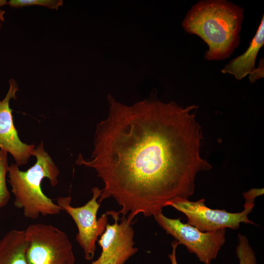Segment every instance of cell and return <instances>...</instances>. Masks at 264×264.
<instances>
[{
    "label": "cell",
    "mask_w": 264,
    "mask_h": 264,
    "mask_svg": "<svg viewBox=\"0 0 264 264\" xmlns=\"http://www.w3.org/2000/svg\"><path fill=\"white\" fill-rule=\"evenodd\" d=\"M91 198L85 205L80 207L71 205V197H61L57 198V204L72 218L75 222L78 233L75 239L83 249L85 258L91 260L96 250V242L98 238L104 232L108 224V215L103 214L98 219L97 214L100 203L97 201L101 190L94 187L92 189Z\"/></svg>",
    "instance_id": "cell-7"
},
{
    "label": "cell",
    "mask_w": 264,
    "mask_h": 264,
    "mask_svg": "<svg viewBox=\"0 0 264 264\" xmlns=\"http://www.w3.org/2000/svg\"><path fill=\"white\" fill-rule=\"evenodd\" d=\"M264 44V16L255 36L244 53L230 61L221 69L222 73H227L241 80L247 75L250 77L255 72V63L260 49Z\"/></svg>",
    "instance_id": "cell-10"
},
{
    "label": "cell",
    "mask_w": 264,
    "mask_h": 264,
    "mask_svg": "<svg viewBox=\"0 0 264 264\" xmlns=\"http://www.w3.org/2000/svg\"><path fill=\"white\" fill-rule=\"evenodd\" d=\"M238 237V244L236 247V254L239 264H257L255 254L247 238L240 233Z\"/></svg>",
    "instance_id": "cell-13"
},
{
    "label": "cell",
    "mask_w": 264,
    "mask_h": 264,
    "mask_svg": "<svg viewBox=\"0 0 264 264\" xmlns=\"http://www.w3.org/2000/svg\"><path fill=\"white\" fill-rule=\"evenodd\" d=\"M243 9L225 0L198 2L188 12L182 26L199 37L208 46L204 58L218 61L229 58L239 45Z\"/></svg>",
    "instance_id": "cell-2"
},
{
    "label": "cell",
    "mask_w": 264,
    "mask_h": 264,
    "mask_svg": "<svg viewBox=\"0 0 264 264\" xmlns=\"http://www.w3.org/2000/svg\"><path fill=\"white\" fill-rule=\"evenodd\" d=\"M205 200L204 198L196 201L181 199L169 206L184 214L187 218V223L202 232H214L226 228L236 230L242 223L255 224L248 218L255 202L245 201L243 211L231 213L225 210L210 208L205 205Z\"/></svg>",
    "instance_id": "cell-6"
},
{
    "label": "cell",
    "mask_w": 264,
    "mask_h": 264,
    "mask_svg": "<svg viewBox=\"0 0 264 264\" xmlns=\"http://www.w3.org/2000/svg\"><path fill=\"white\" fill-rule=\"evenodd\" d=\"M154 217L167 234L175 238L179 244L184 245L204 264H211L225 242L226 229L202 232L188 223L182 222L180 218H168L162 212Z\"/></svg>",
    "instance_id": "cell-5"
},
{
    "label": "cell",
    "mask_w": 264,
    "mask_h": 264,
    "mask_svg": "<svg viewBox=\"0 0 264 264\" xmlns=\"http://www.w3.org/2000/svg\"><path fill=\"white\" fill-rule=\"evenodd\" d=\"M1 26H2L1 22H0V29L1 28Z\"/></svg>",
    "instance_id": "cell-20"
},
{
    "label": "cell",
    "mask_w": 264,
    "mask_h": 264,
    "mask_svg": "<svg viewBox=\"0 0 264 264\" xmlns=\"http://www.w3.org/2000/svg\"><path fill=\"white\" fill-rule=\"evenodd\" d=\"M107 117L97 124L89 159L76 164L93 169L104 186L98 200L112 198L118 214L132 221L150 217L195 191L197 175L212 166L200 155L198 106L158 101L127 107L111 99Z\"/></svg>",
    "instance_id": "cell-1"
},
{
    "label": "cell",
    "mask_w": 264,
    "mask_h": 264,
    "mask_svg": "<svg viewBox=\"0 0 264 264\" xmlns=\"http://www.w3.org/2000/svg\"><path fill=\"white\" fill-rule=\"evenodd\" d=\"M63 4L62 0H10L8 1V4L11 7L39 5L54 10H58Z\"/></svg>",
    "instance_id": "cell-14"
},
{
    "label": "cell",
    "mask_w": 264,
    "mask_h": 264,
    "mask_svg": "<svg viewBox=\"0 0 264 264\" xmlns=\"http://www.w3.org/2000/svg\"><path fill=\"white\" fill-rule=\"evenodd\" d=\"M264 194V188H254L243 193L242 195L245 201L255 202V198Z\"/></svg>",
    "instance_id": "cell-15"
},
{
    "label": "cell",
    "mask_w": 264,
    "mask_h": 264,
    "mask_svg": "<svg viewBox=\"0 0 264 264\" xmlns=\"http://www.w3.org/2000/svg\"><path fill=\"white\" fill-rule=\"evenodd\" d=\"M34 165L25 171L20 170L16 163L9 167L8 182L15 196L14 206L23 210L25 217L32 220L59 214L62 209L47 197L42 190V180L47 178L52 186L58 183L60 171L44 148L43 142L35 148Z\"/></svg>",
    "instance_id": "cell-3"
},
{
    "label": "cell",
    "mask_w": 264,
    "mask_h": 264,
    "mask_svg": "<svg viewBox=\"0 0 264 264\" xmlns=\"http://www.w3.org/2000/svg\"><path fill=\"white\" fill-rule=\"evenodd\" d=\"M114 222L108 223L100 236L98 243L102 248L99 257L90 264H124L138 250L134 247V231L132 221L126 217L120 220L119 214L114 211L106 212Z\"/></svg>",
    "instance_id": "cell-8"
},
{
    "label": "cell",
    "mask_w": 264,
    "mask_h": 264,
    "mask_svg": "<svg viewBox=\"0 0 264 264\" xmlns=\"http://www.w3.org/2000/svg\"><path fill=\"white\" fill-rule=\"evenodd\" d=\"M264 61H261V64H260L258 68H256L255 72L252 76L249 77L251 83L255 82L258 79L264 77Z\"/></svg>",
    "instance_id": "cell-16"
},
{
    "label": "cell",
    "mask_w": 264,
    "mask_h": 264,
    "mask_svg": "<svg viewBox=\"0 0 264 264\" xmlns=\"http://www.w3.org/2000/svg\"><path fill=\"white\" fill-rule=\"evenodd\" d=\"M7 154V152L0 149V208L5 207L10 199V194L6 182L9 167Z\"/></svg>",
    "instance_id": "cell-12"
},
{
    "label": "cell",
    "mask_w": 264,
    "mask_h": 264,
    "mask_svg": "<svg viewBox=\"0 0 264 264\" xmlns=\"http://www.w3.org/2000/svg\"><path fill=\"white\" fill-rule=\"evenodd\" d=\"M8 4V1L6 0H0V7Z\"/></svg>",
    "instance_id": "cell-19"
},
{
    "label": "cell",
    "mask_w": 264,
    "mask_h": 264,
    "mask_svg": "<svg viewBox=\"0 0 264 264\" xmlns=\"http://www.w3.org/2000/svg\"><path fill=\"white\" fill-rule=\"evenodd\" d=\"M178 245L179 244L176 240L172 243V251L171 253L168 255L171 264H178L176 257V251Z\"/></svg>",
    "instance_id": "cell-17"
},
{
    "label": "cell",
    "mask_w": 264,
    "mask_h": 264,
    "mask_svg": "<svg viewBox=\"0 0 264 264\" xmlns=\"http://www.w3.org/2000/svg\"><path fill=\"white\" fill-rule=\"evenodd\" d=\"M24 230L13 229L0 239V264H27Z\"/></svg>",
    "instance_id": "cell-11"
},
{
    "label": "cell",
    "mask_w": 264,
    "mask_h": 264,
    "mask_svg": "<svg viewBox=\"0 0 264 264\" xmlns=\"http://www.w3.org/2000/svg\"><path fill=\"white\" fill-rule=\"evenodd\" d=\"M5 11L0 9V22H3L4 21V15Z\"/></svg>",
    "instance_id": "cell-18"
},
{
    "label": "cell",
    "mask_w": 264,
    "mask_h": 264,
    "mask_svg": "<svg viewBox=\"0 0 264 264\" xmlns=\"http://www.w3.org/2000/svg\"><path fill=\"white\" fill-rule=\"evenodd\" d=\"M8 90L2 99H0V149L10 154L19 166L26 164L36 148L35 144L22 142L14 126L12 110L9 103L16 98L19 87L14 78L9 81Z\"/></svg>",
    "instance_id": "cell-9"
},
{
    "label": "cell",
    "mask_w": 264,
    "mask_h": 264,
    "mask_svg": "<svg viewBox=\"0 0 264 264\" xmlns=\"http://www.w3.org/2000/svg\"><path fill=\"white\" fill-rule=\"evenodd\" d=\"M24 231L27 264H75L72 246L65 232L43 223L30 224Z\"/></svg>",
    "instance_id": "cell-4"
}]
</instances>
